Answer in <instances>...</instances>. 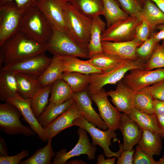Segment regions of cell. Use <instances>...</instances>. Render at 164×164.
Wrapping results in <instances>:
<instances>
[{"label": "cell", "instance_id": "1", "mask_svg": "<svg viewBox=\"0 0 164 164\" xmlns=\"http://www.w3.org/2000/svg\"><path fill=\"white\" fill-rule=\"evenodd\" d=\"M1 68L8 64L44 53L45 45L27 36L19 30L0 46Z\"/></svg>", "mask_w": 164, "mask_h": 164}, {"label": "cell", "instance_id": "2", "mask_svg": "<svg viewBox=\"0 0 164 164\" xmlns=\"http://www.w3.org/2000/svg\"><path fill=\"white\" fill-rule=\"evenodd\" d=\"M36 2L24 13L19 31L29 37L45 45L52 32V26L36 6Z\"/></svg>", "mask_w": 164, "mask_h": 164}, {"label": "cell", "instance_id": "3", "mask_svg": "<svg viewBox=\"0 0 164 164\" xmlns=\"http://www.w3.org/2000/svg\"><path fill=\"white\" fill-rule=\"evenodd\" d=\"M51 35L45 44L46 50L61 58L76 57L89 58L88 49L74 40L67 32L52 26Z\"/></svg>", "mask_w": 164, "mask_h": 164}, {"label": "cell", "instance_id": "4", "mask_svg": "<svg viewBox=\"0 0 164 164\" xmlns=\"http://www.w3.org/2000/svg\"><path fill=\"white\" fill-rule=\"evenodd\" d=\"M136 69H145V63L140 60H127L108 71L90 74V82L86 91L91 96L99 91L105 85L117 84L126 73Z\"/></svg>", "mask_w": 164, "mask_h": 164}, {"label": "cell", "instance_id": "5", "mask_svg": "<svg viewBox=\"0 0 164 164\" xmlns=\"http://www.w3.org/2000/svg\"><path fill=\"white\" fill-rule=\"evenodd\" d=\"M65 19L68 34L77 42L88 49L92 19L79 12L69 2L65 7Z\"/></svg>", "mask_w": 164, "mask_h": 164}, {"label": "cell", "instance_id": "6", "mask_svg": "<svg viewBox=\"0 0 164 164\" xmlns=\"http://www.w3.org/2000/svg\"><path fill=\"white\" fill-rule=\"evenodd\" d=\"M36 1L23 9H19L13 2H7L0 6V46L19 31L23 14Z\"/></svg>", "mask_w": 164, "mask_h": 164}, {"label": "cell", "instance_id": "7", "mask_svg": "<svg viewBox=\"0 0 164 164\" xmlns=\"http://www.w3.org/2000/svg\"><path fill=\"white\" fill-rule=\"evenodd\" d=\"M74 125L82 128L88 133L92 138V145L100 146L103 149L105 157L110 158L115 156L117 158L123 150V144L120 143L119 149L118 152H114L110 149L111 139L116 138L117 137L115 131L109 129L103 131L97 128L95 125L89 122L83 116L74 120L73 123V126Z\"/></svg>", "mask_w": 164, "mask_h": 164}, {"label": "cell", "instance_id": "8", "mask_svg": "<svg viewBox=\"0 0 164 164\" xmlns=\"http://www.w3.org/2000/svg\"><path fill=\"white\" fill-rule=\"evenodd\" d=\"M22 115L14 105L6 102L0 104V127L6 134L12 135L22 134L26 136L34 135L36 133L31 128L21 123Z\"/></svg>", "mask_w": 164, "mask_h": 164}, {"label": "cell", "instance_id": "9", "mask_svg": "<svg viewBox=\"0 0 164 164\" xmlns=\"http://www.w3.org/2000/svg\"><path fill=\"white\" fill-rule=\"evenodd\" d=\"M52 60L44 53L15 62L5 66L1 69L15 73H21L37 79L49 65Z\"/></svg>", "mask_w": 164, "mask_h": 164}, {"label": "cell", "instance_id": "10", "mask_svg": "<svg viewBox=\"0 0 164 164\" xmlns=\"http://www.w3.org/2000/svg\"><path fill=\"white\" fill-rule=\"evenodd\" d=\"M141 22L137 17L130 16L107 27L102 34L101 41L121 42L132 40L135 38L136 28Z\"/></svg>", "mask_w": 164, "mask_h": 164}, {"label": "cell", "instance_id": "11", "mask_svg": "<svg viewBox=\"0 0 164 164\" xmlns=\"http://www.w3.org/2000/svg\"><path fill=\"white\" fill-rule=\"evenodd\" d=\"M129 72L121 80L134 92L164 80V68L149 70L136 69Z\"/></svg>", "mask_w": 164, "mask_h": 164}, {"label": "cell", "instance_id": "12", "mask_svg": "<svg viewBox=\"0 0 164 164\" xmlns=\"http://www.w3.org/2000/svg\"><path fill=\"white\" fill-rule=\"evenodd\" d=\"M79 135L78 141L75 146L69 151L63 149L57 152L53 159L52 164H66L70 159L82 154L87 155L89 160H94L97 148L91 144L88 138L87 132L79 127L77 132Z\"/></svg>", "mask_w": 164, "mask_h": 164}, {"label": "cell", "instance_id": "13", "mask_svg": "<svg viewBox=\"0 0 164 164\" xmlns=\"http://www.w3.org/2000/svg\"><path fill=\"white\" fill-rule=\"evenodd\" d=\"M69 0H37L36 5L51 25L67 33L65 23V10Z\"/></svg>", "mask_w": 164, "mask_h": 164}, {"label": "cell", "instance_id": "14", "mask_svg": "<svg viewBox=\"0 0 164 164\" xmlns=\"http://www.w3.org/2000/svg\"><path fill=\"white\" fill-rule=\"evenodd\" d=\"M108 96L107 92L102 88L99 91L90 96L92 100L97 106L100 115L108 129L115 131L118 129L121 114L111 104Z\"/></svg>", "mask_w": 164, "mask_h": 164}, {"label": "cell", "instance_id": "15", "mask_svg": "<svg viewBox=\"0 0 164 164\" xmlns=\"http://www.w3.org/2000/svg\"><path fill=\"white\" fill-rule=\"evenodd\" d=\"M5 101L14 105L19 111L24 119L40 138L44 142L48 141L44 128L39 124L32 112L30 98H24L18 93L14 96L7 98Z\"/></svg>", "mask_w": 164, "mask_h": 164}, {"label": "cell", "instance_id": "16", "mask_svg": "<svg viewBox=\"0 0 164 164\" xmlns=\"http://www.w3.org/2000/svg\"><path fill=\"white\" fill-rule=\"evenodd\" d=\"M83 116L76 103L74 101L63 113L44 128L48 140L63 130L73 126V123L76 118Z\"/></svg>", "mask_w": 164, "mask_h": 164}, {"label": "cell", "instance_id": "17", "mask_svg": "<svg viewBox=\"0 0 164 164\" xmlns=\"http://www.w3.org/2000/svg\"><path fill=\"white\" fill-rule=\"evenodd\" d=\"M143 42L136 38L132 40L121 42L102 41L103 52L118 56L124 59L140 60L136 53V49Z\"/></svg>", "mask_w": 164, "mask_h": 164}, {"label": "cell", "instance_id": "18", "mask_svg": "<svg viewBox=\"0 0 164 164\" xmlns=\"http://www.w3.org/2000/svg\"><path fill=\"white\" fill-rule=\"evenodd\" d=\"M73 98L86 120L102 130L106 131L108 129L100 115L93 108L91 98L86 91L74 93Z\"/></svg>", "mask_w": 164, "mask_h": 164}, {"label": "cell", "instance_id": "19", "mask_svg": "<svg viewBox=\"0 0 164 164\" xmlns=\"http://www.w3.org/2000/svg\"><path fill=\"white\" fill-rule=\"evenodd\" d=\"M111 101L119 112L129 115L133 107L134 92L121 80L117 83L114 90L107 92Z\"/></svg>", "mask_w": 164, "mask_h": 164}, {"label": "cell", "instance_id": "20", "mask_svg": "<svg viewBox=\"0 0 164 164\" xmlns=\"http://www.w3.org/2000/svg\"><path fill=\"white\" fill-rule=\"evenodd\" d=\"M118 129L123 135V150L132 149L139 140L142 131L129 116L125 113L121 114Z\"/></svg>", "mask_w": 164, "mask_h": 164}, {"label": "cell", "instance_id": "21", "mask_svg": "<svg viewBox=\"0 0 164 164\" xmlns=\"http://www.w3.org/2000/svg\"><path fill=\"white\" fill-rule=\"evenodd\" d=\"M136 17L140 21L146 22L154 32L157 26L164 24V12L150 0H145Z\"/></svg>", "mask_w": 164, "mask_h": 164}, {"label": "cell", "instance_id": "22", "mask_svg": "<svg viewBox=\"0 0 164 164\" xmlns=\"http://www.w3.org/2000/svg\"><path fill=\"white\" fill-rule=\"evenodd\" d=\"M161 136L158 133L148 130L142 131L138 144L140 148L149 155H159L162 148Z\"/></svg>", "mask_w": 164, "mask_h": 164}, {"label": "cell", "instance_id": "23", "mask_svg": "<svg viewBox=\"0 0 164 164\" xmlns=\"http://www.w3.org/2000/svg\"><path fill=\"white\" fill-rule=\"evenodd\" d=\"M106 23L101 19L100 16H96L92 19L90 40L87 48L90 58L103 52L101 36L106 29Z\"/></svg>", "mask_w": 164, "mask_h": 164}, {"label": "cell", "instance_id": "24", "mask_svg": "<svg viewBox=\"0 0 164 164\" xmlns=\"http://www.w3.org/2000/svg\"><path fill=\"white\" fill-rule=\"evenodd\" d=\"M129 115L142 131L148 130L155 132L164 138V134L160 128L155 114L147 113L133 107Z\"/></svg>", "mask_w": 164, "mask_h": 164}, {"label": "cell", "instance_id": "25", "mask_svg": "<svg viewBox=\"0 0 164 164\" xmlns=\"http://www.w3.org/2000/svg\"><path fill=\"white\" fill-rule=\"evenodd\" d=\"M63 73L61 58L53 55L49 65L37 80L40 86L44 87L62 79Z\"/></svg>", "mask_w": 164, "mask_h": 164}, {"label": "cell", "instance_id": "26", "mask_svg": "<svg viewBox=\"0 0 164 164\" xmlns=\"http://www.w3.org/2000/svg\"><path fill=\"white\" fill-rule=\"evenodd\" d=\"M73 98L62 104H56L49 102L44 111L37 119L43 128L64 112L73 103Z\"/></svg>", "mask_w": 164, "mask_h": 164}, {"label": "cell", "instance_id": "27", "mask_svg": "<svg viewBox=\"0 0 164 164\" xmlns=\"http://www.w3.org/2000/svg\"><path fill=\"white\" fill-rule=\"evenodd\" d=\"M69 2L79 12L90 19L103 15L102 0H69Z\"/></svg>", "mask_w": 164, "mask_h": 164}, {"label": "cell", "instance_id": "28", "mask_svg": "<svg viewBox=\"0 0 164 164\" xmlns=\"http://www.w3.org/2000/svg\"><path fill=\"white\" fill-rule=\"evenodd\" d=\"M61 59L63 72H75L87 74L104 73L91 65L86 60H80L77 57H68Z\"/></svg>", "mask_w": 164, "mask_h": 164}, {"label": "cell", "instance_id": "29", "mask_svg": "<svg viewBox=\"0 0 164 164\" xmlns=\"http://www.w3.org/2000/svg\"><path fill=\"white\" fill-rule=\"evenodd\" d=\"M127 60L117 55L103 52L93 56L86 61L104 73L113 69Z\"/></svg>", "mask_w": 164, "mask_h": 164}, {"label": "cell", "instance_id": "30", "mask_svg": "<svg viewBox=\"0 0 164 164\" xmlns=\"http://www.w3.org/2000/svg\"><path fill=\"white\" fill-rule=\"evenodd\" d=\"M19 93L16 73L1 69L0 71V99L5 101Z\"/></svg>", "mask_w": 164, "mask_h": 164}, {"label": "cell", "instance_id": "31", "mask_svg": "<svg viewBox=\"0 0 164 164\" xmlns=\"http://www.w3.org/2000/svg\"><path fill=\"white\" fill-rule=\"evenodd\" d=\"M102 0V15L106 19L107 27L130 16L121 9L117 0Z\"/></svg>", "mask_w": 164, "mask_h": 164}, {"label": "cell", "instance_id": "32", "mask_svg": "<svg viewBox=\"0 0 164 164\" xmlns=\"http://www.w3.org/2000/svg\"><path fill=\"white\" fill-rule=\"evenodd\" d=\"M73 92L63 79H58L52 84L49 102L56 104L64 103L73 98Z\"/></svg>", "mask_w": 164, "mask_h": 164}, {"label": "cell", "instance_id": "33", "mask_svg": "<svg viewBox=\"0 0 164 164\" xmlns=\"http://www.w3.org/2000/svg\"><path fill=\"white\" fill-rule=\"evenodd\" d=\"M19 93L23 97L30 98L41 88L37 79L25 74L16 73Z\"/></svg>", "mask_w": 164, "mask_h": 164}, {"label": "cell", "instance_id": "34", "mask_svg": "<svg viewBox=\"0 0 164 164\" xmlns=\"http://www.w3.org/2000/svg\"><path fill=\"white\" fill-rule=\"evenodd\" d=\"M52 84L40 88L30 98L31 107L36 118L44 111L49 102Z\"/></svg>", "mask_w": 164, "mask_h": 164}, {"label": "cell", "instance_id": "35", "mask_svg": "<svg viewBox=\"0 0 164 164\" xmlns=\"http://www.w3.org/2000/svg\"><path fill=\"white\" fill-rule=\"evenodd\" d=\"M62 79L69 85L73 93L86 91L91 80L90 74L75 72H64Z\"/></svg>", "mask_w": 164, "mask_h": 164}, {"label": "cell", "instance_id": "36", "mask_svg": "<svg viewBox=\"0 0 164 164\" xmlns=\"http://www.w3.org/2000/svg\"><path fill=\"white\" fill-rule=\"evenodd\" d=\"M52 139H49L46 146L39 149L32 156L23 161H21L19 164H52L51 160L56 155L52 148Z\"/></svg>", "mask_w": 164, "mask_h": 164}, {"label": "cell", "instance_id": "37", "mask_svg": "<svg viewBox=\"0 0 164 164\" xmlns=\"http://www.w3.org/2000/svg\"><path fill=\"white\" fill-rule=\"evenodd\" d=\"M154 100L150 91L147 87L134 92L133 107L142 112L153 114V106Z\"/></svg>", "mask_w": 164, "mask_h": 164}, {"label": "cell", "instance_id": "38", "mask_svg": "<svg viewBox=\"0 0 164 164\" xmlns=\"http://www.w3.org/2000/svg\"><path fill=\"white\" fill-rule=\"evenodd\" d=\"M164 68V40L161 44L158 43L149 60L145 63V69L152 70Z\"/></svg>", "mask_w": 164, "mask_h": 164}, {"label": "cell", "instance_id": "39", "mask_svg": "<svg viewBox=\"0 0 164 164\" xmlns=\"http://www.w3.org/2000/svg\"><path fill=\"white\" fill-rule=\"evenodd\" d=\"M159 43L153 38L152 34L149 38L143 42L136 49V53L139 60L144 63H146Z\"/></svg>", "mask_w": 164, "mask_h": 164}, {"label": "cell", "instance_id": "40", "mask_svg": "<svg viewBox=\"0 0 164 164\" xmlns=\"http://www.w3.org/2000/svg\"><path fill=\"white\" fill-rule=\"evenodd\" d=\"M121 9L129 16L136 17L142 9L138 0H116Z\"/></svg>", "mask_w": 164, "mask_h": 164}, {"label": "cell", "instance_id": "41", "mask_svg": "<svg viewBox=\"0 0 164 164\" xmlns=\"http://www.w3.org/2000/svg\"><path fill=\"white\" fill-rule=\"evenodd\" d=\"M135 152L133 156L134 164H158L153 157L151 156L143 151L138 145L136 146Z\"/></svg>", "mask_w": 164, "mask_h": 164}, {"label": "cell", "instance_id": "42", "mask_svg": "<svg viewBox=\"0 0 164 164\" xmlns=\"http://www.w3.org/2000/svg\"><path fill=\"white\" fill-rule=\"evenodd\" d=\"M154 33L146 22L141 21L136 28L135 38L143 42L149 38Z\"/></svg>", "mask_w": 164, "mask_h": 164}, {"label": "cell", "instance_id": "43", "mask_svg": "<svg viewBox=\"0 0 164 164\" xmlns=\"http://www.w3.org/2000/svg\"><path fill=\"white\" fill-rule=\"evenodd\" d=\"M29 152L27 150H23L17 154L13 156L8 155L0 156V164H18L23 159L27 157Z\"/></svg>", "mask_w": 164, "mask_h": 164}, {"label": "cell", "instance_id": "44", "mask_svg": "<svg viewBox=\"0 0 164 164\" xmlns=\"http://www.w3.org/2000/svg\"><path fill=\"white\" fill-rule=\"evenodd\" d=\"M154 99L164 101V80L147 87Z\"/></svg>", "mask_w": 164, "mask_h": 164}, {"label": "cell", "instance_id": "45", "mask_svg": "<svg viewBox=\"0 0 164 164\" xmlns=\"http://www.w3.org/2000/svg\"><path fill=\"white\" fill-rule=\"evenodd\" d=\"M135 149L123 150L117 158V164H132Z\"/></svg>", "mask_w": 164, "mask_h": 164}, {"label": "cell", "instance_id": "46", "mask_svg": "<svg viewBox=\"0 0 164 164\" xmlns=\"http://www.w3.org/2000/svg\"><path fill=\"white\" fill-rule=\"evenodd\" d=\"M36 0H0V6L7 2H13L20 9H25L35 2Z\"/></svg>", "mask_w": 164, "mask_h": 164}, {"label": "cell", "instance_id": "47", "mask_svg": "<svg viewBox=\"0 0 164 164\" xmlns=\"http://www.w3.org/2000/svg\"><path fill=\"white\" fill-rule=\"evenodd\" d=\"M153 106L154 114L156 115H164V101L154 99Z\"/></svg>", "mask_w": 164, "mask_h": 164}, {"label": "cell", "instance_id": "48", "mask_svg": "<svg viewBox=\"0 0 164 164\" xmlns=\"http://www.w3.org/2000/svg\"><path fill=\"white\" fill-rule=\"evenodd\" d=\"M116 158L114 156L112 158L110 159L109 158H108L107 159H105L103 154L100 153L97 156V164H114Z\"/></svg>", "mask_w": 164, "mask_h": 164}, {"label": "cell", "instance_id": "49", "mask_svg": "<svg viewBox=\"0 0 164 164\" xmlns=\"http://www.w3.org/2000/svg\"><path fill=\"white\" fill-rule=\"evenodd\" d=\"M0 155H8L5 141L4 139L2 137L0 138Z\"/></svg>", "mask_w": 164, "mask_h": 164}, {"label": "cell", "instance_id": "50", "mask_svg": "<svg viewBox=\"0 0 164 164\" xmlns=\"http://www.w3.org/2000/svg\"><path fill=\"white\" fill-rule=\"evenodd\" d=\"M153 38L158 42L164 40V29L159 30V31L154 32L152 34Z\"/></svg>", "mask_w": 164, "mask_h": 164}, {"label": "cell", "instance_id": "51", "mask_svg": "<svg viewBox=\"0 0 164 164\" xmlns=\"http://www.w3.org/2000/svg\"><path fill=\"white\" fill-rule=\"evenodd\" d=\"M160 129L164 134V115H156Z\"/></svg>", "mask_w": 164, "mask_h": 164}, {"label": "cell", "instance_id": "52", "mask_svg": "<svg viewBox=\"0 0 164 164\" xmlns=\"http://www.w3.org/2000/svg\"><path fill=\"white\" fill-rule=\"evenodd\" d=\"M164 12V0H150Z\"/></svg>", "mask_w": 164, "mask_h": 164}, {"label": "cell", "instance_id": "53", "mask_svg": "<svg viewBox=\"0 0 164 164\" xmlns=\"http://www.w3.org/2000/svg\"><path fill=\"white\" fill-rule=\"evenodd\" d=\"M67 164H86L87 163L82 160L71 159L68 160Z\"/></svg>", "mask_w": 164, "mask_h": 164}, {"label": "cell", "instance_id": "54", "mask_svg": "<svg viewBox=\"0 0 164 164\" xmlns=\"http://www.w3.org/2000/svg\"><path fill=\"white\" fill-rule=\"evenodd\" d=\"M155 29L159 30L162 29H164V24L157 26L156 27Z\"/></svg>", "mask_w": 164, "mask_h": 164}, {"label": "cell", "instance_id": "55", "mask_svg": "<svg viewBox=\"0 0 164 164\" xmlns=\"http://www.w3.org/2000/svg\"><path fill=\"white\" fill-rule=\"evenodd\" d=\"M158 164H164V154L162 157L158 161Z\"/></svg>", "mask_w": 164, "mask_h": 164}, {"label": "cell", "instance_id": "56", "mask_svg": "<svg viewBox=\"0 0 164 164\" xmlns=\"http://www.w3.org/2000/svg\"><path fill=\"white\" fill-rule=\"evenodd\" d=\"M138 2L140 3L141 4V5H142V6L144 4V3L145 1V0H138Z\"/></svg>", "mask_w": 164, "mask_h": 164}]
</instances>
